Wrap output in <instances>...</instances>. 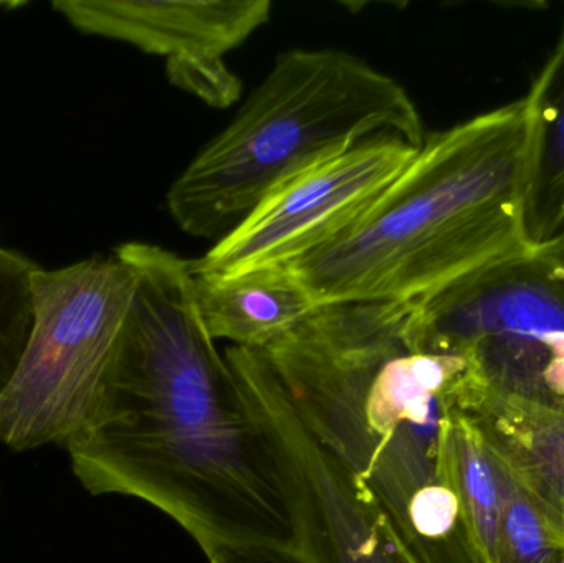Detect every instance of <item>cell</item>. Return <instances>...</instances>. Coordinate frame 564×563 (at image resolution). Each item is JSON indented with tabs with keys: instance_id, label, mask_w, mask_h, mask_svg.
Segmentation results:
<instances>
[{
	"instance_id": "20",
	"label": "cell",
	"mask_w": 564,
	"mask_h": 563,
	"mask_svg": "<svg viewBox=\"0 0 564 563\" xmlns=\"http://www.w3.org/2000/svg\"><path fill=\"white\" fill-rule=\"evenodd\" d=\"M23 6H25V2H19V0H0V9L3 10H12Z\"/></svg>"
},
{
	"instance_id": "15",
	"label": "cell",
	"mask_w": 564,
	"mask_h": 563,
	"mask_svg": "<svg viewBox=\"0 0 564 563\" xmlns=\"http://www.w3.org/2000/svg\"><path fill=\"white\" fill-rule=\"evenodd\" d=\"M39 268L25 255L0 245V393L32 333V277Z\"/></svg>"
},
{
	"instance_id": "12",
	"label": "cell",
	"mask_w": 564,
	"mask_h": 563,
	"mask_svg": "<svg viewBox=\"0 0 564 563\" xmlns=\"http://www.w3.org/2000/svg\"><path fill=\"white\" fill-rule=\"evenodd\" d=\"M525 101L532 144L523 227L533 250L564 227V26Z\"/></svg>"
},
{
	"instance_id": "3",
	"label": "cell",
	"mask_w": 564,
	"mask_h": 563,
	"mask_svg": "<svg viewBox=\"0 0 564 563\" xmlns=\"http://www.w3.org/2000/svg\"><path fill=\"white\" fill-rule=\"evenodd\" d=\"M530 144L525 96L426 136L360 220L288 267L318 307H416L480 268L527 253Z\"/></svg>"
},
{
	"instance_id": "5",
	"label": "cell",
	"mask_w": 564,
	"mask_h": 563,
	"mask_svg": "<svg viewBox=\"0 0 564 563\" xmlns=\"http://www.w3.org/2000/svg\"><path fill=\"white\" fill-rule=\"evenodd\" d=\"M135 277L116 257H93L32 277L33 326L0 393V443L29 452L65 445L101 387L134 297Z\"/></svg>"
},
{
	"instance_id": "2",
	"label": "cell",
	"mask_w": 564,
	"mask_h": 563,
	"mask_svg": "<svg viewBox=\"0 0 564 563\" xmlns=\"http://www.w3.org/2000/svg\"><path fill=\"white\" fill-rule=\"evenodd\" d=\"M411 310L322 306L260 353L301 422L378 499L417 563H479L441 475V430L467 360L411 350Z\"/></svg>"
},
{
	"instance_id": "18",
	"label": "cell",
	"mask_w": 564,
	"mask_h": 563,
	"mask_svg": "<svg viewBox=\"0 0 564 563\" xmlns=\"http://www.w3.org/2000/svg\"><path fill=\"white\" fill-rule=\"evenodd\" d=\"M550 359L543 372V383L556 402L564 403V333L543 337Z\"/></svg>"
},
{
	"instance_id": "10",
	"label": "cell",
	"mask_w": 564,
	"mask_h": 563,
	"mask_svg": "<svg viewBox=\"0 0 564 563\" xmlns=\"http://www.w3.org/2000/svg\"><path fill=\"white\" fill-rule=\"evenodd\" d=\"M456 409L479 426L507 472L564 534V405L487 389L466 367Z\"/></svg>"
},
{
	"instance_id": "17",
	"label": "cell",
	"mask_w": 564,
	"mask_h": 563,
	"mask_svg": "<svg viewBox=\"0 0 564 563\" xmlns=\"http://www.w3.org/2000/svg\"><path fill=\"white\" fill-rule=\"evenodd\" d=\"M210 563H305L295 548L224 549L208 557Z\"/></svg>"
},
{
	"instance_id": "13",
	"label": "cell",
	"mask_w": 564,
	"mask_h": 563,
	"mask_svg": "<svg viewBox=\"0 0 564 563\" xmlns=\"http://www.w3.org/2000/svg\"><path fill=\"white\" fill-rule=\"evenodd\" d=\"M441 475L459 501L477 562L496 563L506 472L479 426L457 409L441 430Z\"/></svg>"
},
{
	"instance_id": "7",
	"label": "cell",
	"mask_w": 564,
	"mask_h": 563,
	"mask_svg": "<svg viewBox=\"0 0 564 563\" xmlns=\"http://www.w3.org/2000/svg\"><path fill=\"white\" fill-rule=\"evenodd\" d=\"M416 152L400 136L383 134L302 169L192 267L231 277L314 253L360 220Z\"/></svg>"
},
{
	"instance_id": "8",
	"label": "cell",
	"mask_w": 564,
	"mask_h": 563,
	"mask_svg": "<svg viewBox=\"0 0 564 563\" xmlns=\"http://www.w3.org/2000/svg\"><path fill=\"white\" fill-rule=\"evenodd\" d=\"M564 333V278L535 251L480 268L411 310L416 353H464L484 340H543Z\"/></svg>"
},
{
	"instance_id": "9",
	"label": "cell",
	"mask_w": 564,
	"mask_h": 563,
	"mask_svg": "<svg viewBox=\"0 0 564 563\" xmlns=\"http://www.w3.org/2000/svg\"><path fill=\"white\" fill-rule=\"evenodd\" d=\"M52 7L78 32L165 59L224 58L267 25L273 12L270 0H55Z\"/></svg>"
},
{
	"instance_id": "6",
	"label": "cell",
	"mask_w": 564,
	"mask_h": 563,
	"mask_svg": "<svg viewBox=\"0 0 564 563\" xmlns=\"http://www.w3.org/2000/svg\"><path fill=\"white\" fill-rule=\"evenodd\" d=\"M225 357L276 450L305 563H417L378 499L301 422L263 354L231 346Z\"/></svg>"
},
{
	"instance_id": "16",
	"label": "cell",
	"mask_w": 564,
	"mask_h": 563,
	"mask_svg": "<svg viewBox=\"0 0 564 563\" xmlns=\"http://www.w3.org/2000/svg\"><path fill=\"white\" fill-rule=\"evenodd\" d=\"M167 76L175 86L215 108H227L241 96V82L228 69L224 58L167 59Z\"/></svg>"
},
{
	"instance_id": "19",
	"label": "cell",
	"mask_w": 564,
	"mask_h": 563,
	"mask_svg": "<svg viewBox=\"0 0 564 563\" xmlns=\"http://www.w3.org/2000/svg\"><path fill=\"white\" fill-rule=\"evenodd\" d=\"M533 251H535L543 261H546L560 277L564 278V227L552 240L533 248Z\"/></svg>"
},
{
	"instance_id": "11",
	"label": "cell",
	"mask_w": 564,
	"mask_h": 563,
	"mask_svg": "<svg viewBox=\"0 0 564 563\" xmlns=\"http://www.w3.org/2000/svg\"><path fill=\"white\" fill-rule=\"evenodd\" d=\"M195 303L212 339L263 350L318 310L294 271L258 268L247 273H202L192 267Z\"/></svg>"
},
{
	"instance_id": "14",
	"label": "cell",
	"mask_w": 564,
	"mask_h": 563,
	"mask_svg": "<svg viewBox=\"0 0 564 563\" xmlns=\"http://www.w3.org/2000/svg\"><path fill=\"white\" fill-rule=\"evenodd\" d=\"M503 472L496 563H564L563 532L506 466Z\"/></svg>"
},
{
	"instance_id": "1",
	"label": "cell",
	"mask_w": 564,
	"mask_h": 563,
	"mask_svg": "<svg viewBox=\"0 0 564 563\" xmlns=\"http://www.w3.org/2000/svg\"><path fill=\"white\" fill-rule=\"evenodd\" d=\"M134 297L85 422L65 442L93 496L141 499L174 519L207 557L295 548L273 442L195 303L192 260L129 241Z\"/></svg>"
},
{
	"instance_id": "4",
	"label": "cell",
	"mask_w": 564,
	"mask_h": 563,
	"mask_svg": "<svg viewBox=\"0 0 564 563\" xmlns=\"http://www.w3.org/2000/svg\"><path fill=\"white\" fill-rule=\"evenodd\" d=\"M383 134L414 148L426 139L397 78L345 50H285L234 121L175 177L165 205L184 234L221 238L285 178Z\"/></svg>"
}]
</instances>
